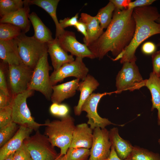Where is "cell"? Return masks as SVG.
I'll return each mask as SVG.
<instances>
[{"label":"cell","instance_id":"obj_1","mask_svg":"<svg viewBox=\"0 0 160 160\" xmlns=\"http://www.w3.org/2000/svg\"><path fill=\"white\" fill-rule=\"evenodd\" d=\"M133 10L115 9L106 31L88 47L96 58L101 59L109 52L116 57L129 44L135 29Z\"/></svg>","mask_w":160,"mask_h":160},{"label":"cell","instance_id":"obj_2","mask_svg":"<svg viewBox=\"0 0 160 160\" xmlns=\"http://www.w3.org/2000/svg\"><path fill=\"white\" fill-rule=\"evenodd\" d=\"M132 15L135 23L133 39L129 44L116 58L120 62L136 61L135 54L139 46L150 37L160 34V23L155 22L160 18V14L155 7L147 6L133 9Z\"/></svg>","mask_w":160,"mask_h":160},{"label":"cell","instance_id":"obj_3","mask_svg":"<svg viewBox=\"0 0 160 160\" xmlns=\"http://www.w3.org/2000/svg\"><path fill=\"white\" fill-rule=\"evenodd\" d=\"M74 119L69 114L60 120H46L44 135L52 146L59 148L60 154L65 155L71 144L76 126Z\"/></svg>","mask_w":160,"mask_h":160},{"label":"cell","instance_id":"obj_4","mask_svg":"<svg viewBox=\"0 0 160 160\" xmlns=\"http://www.w3.org/2000/svg\"><path fill=\"white\" fill-rule=\"evenodd\" d=\"M18 51L23 63L33 69L43 55L47 52V44L41 43L33 36L22 33L17 38Z\"/></svg>","mask_w":160,"mask_h":160},{"label":"cell","instance_id":"obj_5","mask_svg":"<svg viewBox=\"0 0 160 160\" xmlns=\"http://www.w3.org/2000/svg\"><path fill=\"white\" fill-rule=\"evenodd\" d=\"M34 91L28 89L22 93L12 96L10 106L12 111V121L20 126H24L36 131L44 124L35 121L27 104L28 98L31 96Z\"/></svg>","mask_w":160,"mask_h":160},{"label":"cell","instance_id":"obj_6","mask_svg":"<svg viewBox=\"0 0 160 160\" xmlns=\"http://www.w3.org/2000/svg\"><path fill=\"white\" fill-rule=\"evenodd\" d=\"M116 79V94L127 90L133 91L145 86L146 79H143L134 61L123 63Z\"/></svg>","mask_w":160,"mask_h":160},{"label":"cell","instance_id":"obj_7","mask_svg":"<svg viewBox=\"0 0 160 160\" xmlns=\"http://www.w3.org/2000/svg\"><path fill=\"white\" fill-rule=\"evenodd\" d=\"M33 71L23 63L8 65L6 74L7 80L11 96L28 89Z\"/></svg>","mask_w":160,"mask_h":160},{"label":"cell","instance_id":"obj_8","mask_svg":"<svg viewBox=\"0 0 160 160\" xmlns=\"http://www.w3.org/2000/svg\"><path fill=\"white\" fill-rule=\"evenodd\" d=\"M26 138L24 143L33 160H55L58 154L48 137L38 130Z\"/></svg>","mask_w":160,"mask_h":160},{"label":"cell","instance_id":"obj_9","mask_svg":"<svg viewBox=\"0 0 160 160\" xmlns=\"http://www.w3.org/2000/svg\"><path fill=\"white\" fill-rule=\"evenodd\" d=\"M48 52L39 60L33 69L28 89L41 92L48 100L52 93L49 71L51 68L48 61Z\"/></svg>","mask_w":160,"mask_h":160},{"label":"cell","instance_id":"obj_10","mask_svg":"<svg viewBox=\"0 0 160 160\" xmlns=\"http://www.w3.org/2000/svg\"><path fill=\"white\" fill-rule=\"evenodd\" d=\"M82 58L76 57L73 61L66 63L59 68L54 70L50 75L51 84L56 85L66 78L74 77L84 80L88 75L89 70L83 61Z\"/></svg>","mask_w":160,"mask_h":160},{"label":"cell","instance_id":"obj_11","mask_svg":"<svg viewBox=\"0 0 160 160\" xmlns=\"http://www.w3.org/2000/svg\"><path fill=\"white\" fill-rule=\"evenodd\" d=\"M115 93V91L103 93H93L86 100L81 108V111L86 112L88 119L87 124L92 129L99 127L102 129L110 124H114L108 119L103 118L98 114V104L101 99L104 96Z\"/></svg>","mask_w":160,"mask_h":160},{"label":"cell","instance_id":"obj_12","mask_svg":"<svg viewBox=\"0 0 160 160\" xmlns=\"http://www.w3.org/2000/svg\"><path fill=\"white\" fill-rule=\"evenodd\" d=\"M109 131L98 127L93 129V141L88 160H108L112 145Z\"/></svg>","mask_w":160,"mask_h":160},{"label":"cell","instance_id":"obj_13","mask_svg":"<svg viewBox=\"0 0 160 160\" xmlns=\"http://www.w3.org/2000/svg\"><path fill=\"white\" fill-rule=\"evenodd\" d=\"M55 38L57 39L60 46L67 52H70L73 56L82 58H96L85 44H82L77 40L75 33L72 31L65 30L63 33Z\"/></svg>","mask_w":160,"mask_h":160},{"label":"cell","instance_id":"obj_14","mask_svg":"<svg viewBox=\"0 0 160 160\" xmlns=\"http://www.w3.org/2000/svg\"><path fill=\"white\" fill-rule=\"evenodd\" d=\"M23 7L17 11L6 15L0 19V23H8L20 28L25 34L30 30V21L29 19L30 9L28 0H24Z\"/></svg>","mask_w":160,"mask_h":160},{"label":"cell","instance_id":"obj_15","mask_svg":"<svg viewBox=\"0 0 160 160\" xmlns=\"http://www.w3.org/2000/svg\"><path fill=\"white\" fill-rule=\"evenodd\" d=\"M33 130L25 126H20L15 135L1 147L0 160H3L19 149L23 144L25 139L30 136Z\"/></svg>","mask_w":160,"mask_h":160},{"label":"cell","instance_id":"obj_16","mask_svg":"<svg viewBox=\"0 0 160 160\" xmlns=\"http://www.w3.org/2000/svg\"><path fill=\"white\" fill-rule=\"evenodd\" d=\"M93 141V129L87 124L83 123L76 126L69 148H91Z\"/></svg>","mask_w":160,"mask_h":160},{"label":"cell","instance_id":"obj_17","mask_svg":"<svg viewBox=\"0 0 160 160\" xmlns=\"http://www.w3.org/2000/svg\"><path fill=\"white\" fill-rule=\"evenodd\" d=\"M47 44V52L50 56L54 70H57L64 64L74 60L73 56L68 55L60 46L57 38L54 39Z\"/></svg>","mask_w":160,"mask_h":160},{"label":"cell","instance_id":"obj_18","mask_svg":"<svg viewBox=\"0 0 160 160\" xmlns=\"http://www.w3.org/2000/svg\"><path fill=\"white\" fill-rule=\"evenodd\" d=\"M0 58L1 61L9 65L23 63L19 53L17 38L0 40Z\"/></svg>","mask_w":160,"mask_h":160},{"label":"cell","instance_id":"obj_19","mask_svg":"<svg viewBox=\"0 0 160 160\" xmlns=\"http://www.w3.org/2000/svg\"><path fill=\"white\" fill-rule=\"evenodd\" d=\"M80 80L76 79L53 86L50 100L52 102L60 104L65 100L73 97L78 90Z\"/></svg>","mask_w":160,"mask_h":160},{"label":"cell","instance_id":"obj_20","mask_svg":"<svg viewBox=\"0 0 160 160\" xmlns=\"http://www.w3.org/2000/svg\"><path fill=\"white\" fill-rule=\"evenodd\" d=\"M99 85L98 81L90 74H88L84 80L80 82L77 90L80 92L79 98L77 105L74 107L76 115L79 116L81 115L83 104Z\"/></svg>","mask_w":160,"mask_h":160},{"label":"cell","instance_id":"obj_21","mask_svg":"<svg viewBox=\"0 0 160 160\" xmlns=\"http://www.w3.org/2000/svg\"><path fill=\"white\" fill-rule=\"evenodd\" d=\"M109 132L110 140L118 157L123 160L127 159L131 154L133 147L129 142L120 137L117 128H113Z\"/></svg>","mask_w":160,"mask_h":160},{"label":"cell","instance_id":"obj_22","mask_svg":"<svg viewBox=\"0 0 160 160\" xmlns=\"http://www.w3.org/2000/svg\"><path fill=\"white\" fill-rule=\"evenodd\" d=\"M79 20L83 22L86 26L88 39L84 43L88 47L101 36L103 33V29L95 16L82 13Z\"/></svg>","mask_w":160,"mask_h":160},{"label":"cell","instance_id":"obj_23","mask_svg":"<svg viewBox=\"0 0 160 160\" xmlns=\"http://www.w3.org/2000/svg\"><path fill=\"white\" fill-rule=\"evenodd\" d=\"M29 19L34 29L33 36L37 40L47 44L54 39L50 29L44 25L35 12H32L30 14Z\"/></svg>","mask_w":160,"mask_h":160},{"label":"cell","instance_id":"obj_24","mask_svg":"<svg viewBox=\"0 0 160 160\" xmlns=\"http://www.w3.org/2000/svg\"><path fill=\"white\" fill-rule=\"evenodd\" d=\"M30 5H35L43 9L50 16L56 27L55 38L63 33L65 30L60 27L57 18L56 10L59 0H28Z\"/></svg>","mask_w":160,"mask_h":160},{"label":"cell","instance_id":"obj_25","mask_svg":"<svg viewBox=\"0 0 160 160\" xmlns=\"http://www.w3.org/2000/svg\"><path fill=\"white\" fill-rule=\"evenodd\" d=\"M145 86L150 90L151 95L152 107L151 111L158 110V124L160 125V78L153 72L146 79Z\"/></svg>","mask_w":160,"mask_h":160},{"label":"cell","instance_id":"obj_26","mask_svg":"<svg viewBox=\"0 0 160 160\" xmlns=\"http://www.w3.org/2000/svg\"><path fill=\"white\" fill-rule=\"evenodd\" d=\"M115 9L114 4L109 1L106 6L99 10L95 16L103 29L107 28L111 23L112 19L113 13Z\"/></svg>","mask_w":160,"mask_h":160},{"label":"cell","instance_id":"obj_27","mask_svg":"<svg viewBox=\"0 0 160 160\" xmlns=\"http://www.w3.org/2000/svg\"><path fill=\"white\" fill-rule=\"evenodd\" d=\"M22 33L20 28L12 24L0 23V40L7 41L15 39Z\"/></svg>","mask_w":160,"mask_h":160},{"label":"cell","instance_id":"obj_28","mask_svg":"<svg viewBox=\"0 0 160 160\" xmlns=\"http://www.w3.org/2000/svg\"><path fill=\"white\" fill-rule=\"evenodd\" d=\"M24 1L22 0H0V16L2 17L23 8Z\"/></svg>","mask_w":160,"mask_h":160},{"label":"cell","instance_id":"obj_29","mask_svg":"<svg viewBox=\"0 0 160 160\" xmlns=\"http://www.w3.org/2000/svg\"><path fill=\"white\" fill-rule=\"evenodd\" d=\"M131 156L132 160H160L159 153L137 146L133 147Z\"/></svg>","mask_w":160,"mask_h":160},{"label":"cell","instance_id":"obj_30","mask_svg":"<svg viewBox=\"0 0 160 160\" xmlns=\"http://www.w3.org/2000/svg\"><path fill=\"white\" fill-rule=\"evenodd\" d=\"M89 149L83 148H69L65 155V160H88Z\"/></svg>","mask_w":160,"mask_h":160},{"label":"cell","instance_id":"obj_31","mask_svg":"<svg viewBox=\"0 0 160 160\" xmlns=\"http://www.w3.org/2000/svg\"><path fill=\"white\" fill-rule=\"evenodd\" d=\"M18 124L12 122L0 128V147L4 145L15 134L19 128Z\"/></svg>","mask_w":160,"mask_h":160},{"label":"cell","instance_id":"obj_32","mask_svg":"<svg viewBox=\"0 0 160 160\" xmlns=\"http://www.w3.org/2000/svg\"><path fill=\"white\" fill-rule=\"evenodd\" d=\"M9 65L1 61L0 63V90L7 95L10 96L9 91L7 80V72Z\"/></svg>","mask_w":160,"mask_h":160},{"label":"cell","instance_id":"obj_33","mask_svg":"<svg viewBox=\"0 0 160 160\" xmlns=\"http://www.w3.org/2000/svg\"><path fill=\"white\" fill-rule=\"evenodd\" d=\"M12 122V111L10 106L0 108V128Z\"/></svg>","mask_w":160,"mask_h":160},{"label":"cell","instance_id":"obj_34","mask_svg":"<svg viewBox=\"0 0 160 160\" xmlns=\"http://www.w3.org/2000/svg\"><path fill=\"white\" fill-rule=\"evenodd\" d=\"M14 160H33L24 142L21 147L15 152Z\"/></svg>","mask_w":160,"mask_h":160},{"label":"cell","instance_id":"obj_35","mask_svg":"<svg viewBox=\"0 0 160 160\" xmlns=\"http://www.w3.org/2000/svg\"><path fill=\"white\" fill-rule=\"evenodd\" d=\"M79 13H76L74 16L71 17H66L59 21L60 25L63 29L69 26H74L78 20Z\"/></svg>","mask_w":160,"mask_h":160},{"label":"cell","instance_id":"obj_36","mask_svg":"<svg viewBox=\"0 0 160 160\" xmlns=\"http://www.w3.org/2000/svg\"><path fill=\"white\" fill-rule=\"evenodd\" d=\"M153 72L159 76L160 73V50L153 53L152 56Z\"/></svg>","mask_w":160,"mask_h":160},{"label":"cell","instance_id":"obj_37","mask_svg":"<svg viewBox=\"0 0 160 160\" xmlns=\"http://www.w3.org/2000/svg\"><path fill=\"white\" fill-rule=\"evenodd\" d=\"M155 0H136L134 1H131L129 4L128 9H131L134 8L149 6Z\"/></svg>","mask_w":160,"mask_h":160},{"label":"cell","instance_id":"obj_38","mask_svg":"<svg viewBox=\"0 0 160 160\" xmlns=\"http://www.w3.org/2000/svg\"><path fill=\"white\" fill-rule=\"evenodd\" d=\"M156 49V46L154 43L151 41H147L142 45L141 51L145 54L150 55L155 52Z\"/></svg>","mask_w":160,"mask_h":160},{"label":"cell","instance_id":"obj_39","mask_svg":"<svg viewBox=\"0 0 160 160\" xmlns=\"http://www.w3.org/2000/svg\"><path fill=\"white\" fill-rule=\"evenodd\" d=\"M110 1L114 4L115 9L120 10L127 9L129 3L131 1L130 0H111Z\"/></svg>","mask_w":160,"mask_h":160},{"label":"cell","instance_id":"obj_40","mask_svg":"<svg viewBox=\"0 0 160 160\" xmlns=\"http://www.w3.org/2000/svg\"><path fill=\"white\" fill-rule=\"evenodd\" d=\"M12 96L0 90V108L10 105Z\"/></svg>","mask_w":160,"mask_h":160},{"label":"cell","instance_id":"obj_41","mask_svg":"<svg viewBox=\"0 0 160 160\" xmlns=\"http://www.w3.org/2000/svg\"><path fill=\"white\" fill-rule=\"evenodd\" d=\"M74 27L78 31L81 33L84 36V42L86 41L88 39V35L85 24L82 21L79 20Z\"/></svg>","mask_w":160,"mask_h":160},{"label":"cell","instance_id":"obj_42","mask_svg":"<svg viewBox=\"0 0 160 160\" xmlns=\"http://www.w3.org/2000/svg\"><path fill=\"white\" fill-rule=\"evenodd\" d=\"M69 111V107L67 105L60 104L57 117L62 118L68 115Z\"/></svg>","mask_w":160,"mask_h":160},{"label":"cell","instance_id":"obj_43","mask_svg":"<svg viewBox=\"0 0 160 160\" xmlns=\"http://www.w3.org/2000/svg\"><path fill=\"white\" fill-rule=\"evenodd\" d=\"M108 160H132L131 154L127 159H122L118 156L115 151L114 146L111 145V152Z\"/></svg>","mask_w":160,"mask_h":160},{"label":"cell","instance_id":"obj_44","mask_svg":"<svg viewBox=\"0 0 160 160\" xmlns=\"http://www.w3.org/2000/svg\"><path fill=\"white\" fill-rule=\"evenodd\" d=\"M60 104L56 103H52L49 108V111L50 113L55 116H58Z\"/></svg>","mask_w":160,"mask_h":160},{"label":"cell","instance_id":"obj_45","mask_svg":"<svg viewBox=\"0 0 160 160\" xmlns=\"http://www.w3.org/2000/svg\"><path fill=\"white\" fill-rule=\"evenodd\" d=\"M15 153H11L3 160H14V155Z\"/></svg>","mask_w":160,"mask_h":160},{"label":"cell","instance_id":"obj_46","mask_svg":"<svg viewBox=\"0 0 160 160\" xmlns=\"http://www.w3.org/2000/svg\"><path fill=\"white\" fill-rule=\"evenodd\" d=\"M55 160H65V155H62L60 154Z\"/></svg>","mask_w":160,"mask_h":160},{"label":"cell","instance_id":"obj_47","mask_svg":"<svg viewBox=\"0 0 160 160\" xmlns=\"http://www.w3.org/2000/svg\"><path fill=\"white\" fill-rule=\"evenodd\" d=\"M157 21L159 23H160V18ZM158 46H160V42L158 44Z\"/></svg>","mask_w":160,"mask_h":160},{"label":"cell","instance_id":"obj_48","mask_svg":"<svg viewBox=\"0 0 160 160\" xmlns=\"http://www.w3.org/2000/svg\"><path fill=\"white\" fill-rule=\"evenodd\" d=\"M158 143L160 144V138L159 139Z\"/></svg>","mask_w":160,"mask_h":160},{"label":"cell","instance_id":"obj_49","mask_svg":"<svg viewBox=\"0 0 160 160\" xmlns=\"http://www.w3.org/2000/svg\"><path fill=\"white\" fill-rule=\"evenodd\" d=\"M159 77H160V73L159 76Z\"/></svg>","mask_w":160,"mask_h":160},{"label":"cell","instance_id":"obj_50","mask_svg":"<svg viewBox=\"0 0 160 160\" xmlns=\"http://www.w3.org/2000/svg\"></svg>","mask_w":160,"mask_h":160}]
</instances>
